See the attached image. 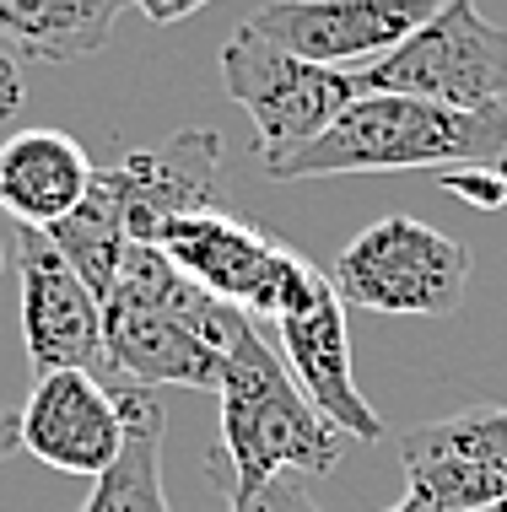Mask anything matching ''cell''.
<instances>
[{
    "label": "cell",
    "mask_w": 507,
    "mask_h": 512,
    "mask_svg": "<svg viewBox=\"0 0 507 512\" xmlns=\"http://www.w3.org/2000/svg\"><path fill=\"white\" fill-rule=\"evenodd\" d=\"M135 6H141L152 22H162V27H168V22H184V17H195V11H200V6H211V0H135Z\"/></svg>",
    "instance_id": "cell-21"
},
{
    "label": "cell",
    "mask_w": 507,
    "mask_h": 512,
    "mask_svg": "<svg viewBox=\"0 0 507 512\" xmlns=\"http://www.w3.org/2000/svg\"><path fill=\"white\" fill-rule=\"evenodd\" d=\"M22 448V410H0V459Z\"/></svg>",
    "instance_id": "cell-22"
},
{
    "label": "cell",
    "mask_w": 507,
    "mask_h": 512,
    "mask_svg": "<svg viewBox=\"0 0 507 512\" xmlns=\"http://www.w3.org/2000/svg\"><path fill=\"white\" fill-rule=\"evenodd\" d=\"M443 6L448 0H270L249 22L270 44L340 71V65L383 60Z\"/></svg>",
    "instance_id": "cell-10"
},
{
    "label": "cell",
    "mask_w": 507,
    "mask_h": 512,
    "mask_svg": "<svg viewBox=\"0 0 507 512\" xmlns=\"http://www.w3.org/2000/svg\"><path fill=\"white\" fill-rule=\"evenodd\" d=\"M222 87H227V98L254 119L259 168H276L292 151L319 141V135L362 98L356 71L313 65L303 54L270 44L254 22H243L222 44Z\"/></svg>",
    "instance_id": "cell-4"
},
{
    "label": "cell",
    "mask_w": 507,
    "mask_h": 512,
    "mask_svg": "<svg viewBox=\"0 0 507 512\" xmlns=\"http://www.w3.org/2000/svg\"><path fill=\"white\" fill-rule=\"evenodd\" d=\"M389 512H443V507H427V502H416V496H405V502L389 507Z\"/></svg>",
    "instance_id": "cell-23"
},
{
    "label": "cell",
    "mask_w": 507,
    "mask_h": 512,
    "mask_svg": "<svg viewBox=\"0 0 507 512\" xmlns=\"http://www.w3.org/2000/svg\"><path fill=\"white\" fill-rule=\"evenodd\" d=\"M119 442H125V415L119 394L108 389L98 372H44L22 405V448L38 464L60 469V475H92L98 480L114 464Z\"/></svg>",
    "instance_id": "cell-12"
},
{
    "label": "cell",
    "mask_w": 507,
    "mask_h": 512,
    "mask_svg": "<svg viewBox=\"0 0 507 512\" xmlns=\"http://www.w3.org/2000/svg\"><path fill=\"white\" fill-rule=\"evenodd\" d=\"M125 6L135 0H0V49L44 65L81 60L108 44Z\"/></svg>",
    "instance_id": "cell-16"
},
{
    "label": "cell",
    "mask_w": 507,
    "mask_h": 512,
    "mask_svg": "<svg viewBox=\"0 0 507 512\" xmlns=\"http://www.w3.org/2000/svg\"><path fill=\"white\" fill-rule=\"evenodd\" d=\"M481 168L507 162V103L448 108L405 92H362L319 141L265 168V178H340V173H410V168Z\"/></svg>",
    "instance_id": "cell-3"
},
{
    "label": "cell",
    "mask_w": 507,
    "mask_h": 512,
    "mask_svg": "<svg viewBox=\"0 0 507 512\" xmlns=\"http://www.w3.org/2000/svg\"><path fill=\"white\" fill-rule=\"evenodd\" d=\"M17 281H22V345L33 372H103V302L65 265L38 227H17Z\"/></svg>",
    "instance_id": "cell-9"
},
{
    "label": "cell",
    "mask_w": 507,
    "mask_h": 512,
    "mask_svg": "<svg viewBox=\"0 0 507 512\" xmlns=\"http://www.w3.org/2000/svg\"><path fill=\"white\" fill-rule=\"evenodd\" d=\"M249 324V313L195 286L162 248L130 243L103 297V356L108 372L141 389H216L232 340Z\"/></svg>",
    "instance_id": "cell-1"
},
{
    "label": "cell",
    "mask_w": 507,
    "mask_h": 512,
    "mask_svg": "<svg viewBox=\"0 0 507 512\" xmlns=\"http://www.w3.org/2000/svg\"><path fill=\"white\" fill-rule=\"evenodd\" d=\"M0 270H6V243H0Z\"/></svg>",
    "instance_id": "cell-24"
},
{
    "label": "cell",
    "mask_w": 507,
    "mask_h": 512,
    "mask_svg": "<svg viewBox=\"0 0 507 512\" xmlns=\"http://www.w3.org/2000/svg\"><path fill=\"white\" fill-rule=\"evenodd\" d=\"M119 415H125V442H119L114 464L98 475L87 507L81 512H173L162 491V432H168V410L157 389L125 383L119 389Z\"/></svg>",
    "instance_id": "cell-15"
},
{
    "label": "cell",
    "mask_w": 507,
    "mask_h": 512,
    "mask_svg": "<svg viewBox=\"0 0 507 512\" xmlns=\"http://www.w3.org/2000/svg\"><path fill=\"white\" fill-rule=\"evenodd\" d=\"M44 238L60 248L65 265H71L81 281L98 292V302H103L108 286H114V275H119V265H125V254H130L125 205H119V189H114V178H108V168L92 173L81 205L65 221H54Z\"/></svg>",
    "instance_id": "cell-17"
},
{
    "label": "cell",
    "mask_w": 507,
    "mask_h": 512,
    "mask_svg": "<svg viewBox=\"0 0 507 512\" xmlns=\"http://www.w3.org/2000/svg\"><path fill=\"white\" fill-rule=\"evenodd\" d=\"M98 162L65 130H17L0 141V211L17 227L49 232L87 195Z\"/></svg>",
    "instance_id": "cell-14"
},
{
    "label": "cell",
    "mask_w": 507,
    "mask_h": 512,
    "mask_svg": "<svg viewBox=\"0 0 507 512\" xmlns=\"http://www.w3.org/2000/svg\"><path fill=\"white\" fill-rule=\"evenodd\" d=\"M152 248H162L195 286L232 302V308H243L249 318H276L286 275L297 265V248H286L281 238L249 227L227 205L222 211H195V216L168 221Z\"/></svg>",
    "instance_id": "cell-8"
},
{
    "label": "cell",
    "mask_w": 507,
    "mask_h": 512,
    "mask_svg": "<svg viewBox=\"0 0 507 512\" xmlns=\"http://www.w3.org/2000/svg\"><path fill=\"white\" fill-rule=\"evenodd\" d=\"M335 292L351 308L394 318H448L470 286V248L416 216H383L340 248Z\"/></svg>",
    "instance_id": "cell-5"
},
{
    "label": "cell",
    "mask_w": 507,
    "mask_h": 512,
    "mask_svg": "<svg viewBox=\"0 0 507 512\" xmlns=\"http://www.w3.org/2000/svg\"><path fill=\"white\" fill-rule=\"evenodd\" d=\"M405 496L443 512H475L507 502V410H464L416 426L400 442Z\"/></svg>",
    "instance_id": "cell-11"
},
{
    "label": "cell",
    "mask_w": 507,
    "mask_h": 512,
    "mask_svg": "<svg viewBox=\"0 0 507 512\" xmlns=\"http://www.w3.org/2000/svg\"><path fill=\"white\" fill-rule=\"evenodd\" d=\"M125 205V227L130 243H157V232L178 216L195 211H222L227 189H222V141L216 130H184L162 146L130 151L125 162L108 168Z\"/></svg>",
    "instance_id": "cell-13"
},
{
    "label": "cell",
    "mask_w": 507,
    "mask_h": 512,
    "mask_svg": "<svg viewBox=\"0 0 507 512\" xmlns=\"http://www.w3.org/2000/svg\"><path fill=\"white\" fill-rule=\"evenodd\" d=\"M216 399L222 442L211 453V475L227 486V502H243L281 475H330L346 453V432L313 410L292 367L254 324L232 340Z\"/></svg>",
    "instance_id": "cell-2"
},
{
    "label": "cell",
    "mask_w": 507,
    "mask_h": 512,
    "mask_svg": "<svg viewBox=\"0 0 507 512\" xmlns=\"http://www.w3.org/2000/svg\"><path fill=\"white\" fill-rule=\"evenodd\" d=\"M22 108V76H17V60L0 49V124Z\"/></svg>",
    "instance_id": "cell-20"
},
{
    "label": "cell",
    "mask_w": 507,
    "mask_h": 512,
    "mask_svg": "<svg viewBox=\"0 0 507 512\" xmlns=\"http://www.w3.org/2000/svg\"><path fill=\"white\" fill-rule=\"evenodd\" d=\"M270 324H276V340H281V362L292 367L297 389L313 399V410H319L330 426H340L346 437H356V442H378L383 421L362 399L356 372H351L346 302H340L335 281L313 265V259L297 254Z\"/></svg>",
    "instance_id": "cell-7"
},
{
    "label": "cell",
    "mask_w": 507,
    "mask_h": 512,
    "mask_svg": "<svg viewBox=\"0 0 507 512\" xmlns=\"http://www.w3.org/2000/svg\"><path fill=\"white\" fill-rule=\"evenodd\" d=\"M362 92H405L448 108L507 103V33L481 17L475 0H448L400 49L356 71Z\"/></svg>",
    "instance_id": "cell-6"
},
{
    "label": "cell",
    "mask_w": 507,
    "mask_h": 512,
    "mask_svg": "<svg viewBox=\"0 0 507 512\" xmlns=\"http://www.w3.org/2000/svg\"><path fill=\"white\" fill-rule=\"evenodd\" d=\"M227 512H319V507L308 502V491L292 475H281L270 486H259L254 496H243V502H227Z\"/></svg>",
    "instance_id": "cell-19"
},
{
    "label": "cell",
    "mask_w": 507,
    "mask_h": 512,
    "mask_svg": "<svg viewBox=\"0 0 507 512\" xmlns=\"http://www.w3.org/2000/svg\"><path fill=\"white\" fill-rule=\"evenodd\" d=\"M437 184L448 189V195L470 200L475 211H502L507 205V162H481V168H454L443 173Z\"/></svg>",
    "instance_id": "cell-18"
}]
</instances>
